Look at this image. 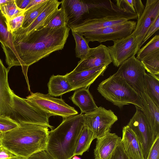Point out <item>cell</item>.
Segmentation results:
<instances>
[{
	"label": "cell",
	"mask_w": 159,
	"mask_h": 159,
	"mask_svg": "<svg viewBox=\"0 0 159 159\" xmlns=\"http://www.w3.org/2000/svg\"><path fill=\"white\" fill-rule=\"evenodd\" d=\"M97 137L84 124L79 137L74 156L82 155L89 149L92 142Z\"/></svg>",
	"instance_id": "obj_27"
},
{
	"label": "cell",
	"mask_w": 159,
	"mask_h": 159,
	"mask_svg": "<svg viewBox=\"0 0 159 159\" xmlns=\"http://www.w3.org/2000/svg\"><path fill=\"white\" fill-rule=\"evenodd\" d=\"M72 159H81V158L77 156H74L72 157Z\"/></svg>",
	"instance_id": "obj_44"
},
{
	"label": "cell",
	"mask_w": 159,
	"mask_h": 159,
	"mask_svg": "<svg viewBox=\"0 0 159 159\" xmlns=\"http://www.w3.org/2000/svg\"><path fill=\"white\" fill-rule=\"evenodd\" d=\"M113 42V45L107 47L112 62L117 67L131 57L135 55L139 49L137 39L132 33Z\"/></svg>",
	"instance_id": "obj_11"
},
{
	"label": "cell",
	"mask_w": 159,
	"mask_h": 159,
	"mask_svg": "<svg viewBox=\"0 0 159 159\" xmlns=\"http://www.w3.org/2000/svg\"><path fill=\"white\" fill-rule=\"evenodd\" d=\"M12 33L8 30L7 20L0 10V42L5 56L6 61L14 53Z\"/></svg>",
	"instance_id": "obj_24"
},
{
	"label": "cell",
	"mask_w": 159,
	"mask_h": 159,
	"mask_svg": "<svg viewBox=\"0 0 159 159\" xmlns=\"http://www.w3.org/2000/svg\"><path fill=\"white\" fill-rule=\"evenodd\" d=\"M68 26L58 28L46 27L26 35H13L14 52L6 63L9 70L14 66H21L27 84L29 66L55 51L62 49L68 37Z\"/></svg>",
	"instance_id": "obj_1"
},
{
	"label": "cell",
	"mask_w": 159,
	"mask_h": 159,
	"mask_svg": "<svg viewBox=\"0 0 159 159\" xmlns=\"http://www.w3.org/2000/svg\"><path fill=\"white\" fill-rule=\"evenodd\" d=\"M136 22L129 20L119 24L108 26L82 33L80 35L89 43L98 41L100 43L107 41H113L126 37L132 34Z\"/></svg>",
	"instance_id": "obj_7"
},
{
	"label": "cell",
	"mask_w": 159,
	"mask_h": 159,
	"mask_svg": "<svg viewBox=\"0 0 159 159\" xmlns=\"http://www.w3.org/2000/svg\"><path fill=\"white\" fill-rule=\"evenodd\" d=\"M121 143L124 152L129 159H145L137 137L127 125L123 128Z\"/></svg>",
	"instance_id": "obj_20"
},
{
	"label": "cell",
	"mask_w": 159,
	"mask_h": 159,
	"mask_svg": "<svg viewBox=\"0 0 159 159\" xmlns=\"http://www.w3.org/2000/svg\"><path fill=\"white\" fill-rule=\"evenodd\" d=\"M3 147L2 146H0V150Z\"/></svg>",
	"instance_id": "obj_48"
},
{
	"label": "cell",
	"mask_w": 159,
	"mask_h": 159,
	"mask_svg": "<svg viewBox=\"0 0 159 159\" xmlns=\"http://www.w3.org/2000/svg\"><path fill=\"white\" fill-rule=\"evenodd\" d=\"M9 71L0 59V115L11 118L12 115L13 91L10 89L8 82Z\"/></svg>",
	"instance_id": "obj_16"
},
{
	"label": "cell",
	"mask_w": 159,
	"mask_h": 159,
	"mask_svg": "<svg viewBox=\"0 0 159 159\" xmlns=\"http://www.w3.org/2000/svg\"><path fill=\"white\" fill-rule=\"evenodd\" d=\"M145 73L144 66L135 55L124 61L116 72L139 94L145 91L143 77Z\"/></svg>",
	"instance_id": "obj_10"
},
{
	"label": "cell",
	"mask_w": 159,
	"mask_h": 159,
	"mask_svg": "<svg viewBox=\"0 0 159 159\" xmlns=\"http://www.w3.org/2000/svg\"><path fill=\"white\" fill-rule=\"evenodd\" d=\"M121 140L120 137L110 132L97 138L94 150L95 159H110Z\"/></svg>",
	"instance_id": "obj_19"
},
{
	"label": "cell",
	"mask_w": 159,
	"mask_h": 159,
	"mask_svg": "<svg viewBox=\"0 0 159 159\" xmlns=\"http://www.w3.org/2000/svg\"><path fill=\"white\" fill-rule=\"evenodd\" d=\"M159 51V35H156L143 47L138 51L136 58L139 61Z\"/></svg>",
	"instance_id": "obj_30"
},
{
	"label": "cell",
	"mask_w": 159,
	"mask_h": 159,
	"mask_svg": "<svg viewBox=\"0 0 159 159\" xmlns=\"http://www.w3.org/2000/svg\"><path fill=\"white\" fill-rule=\"evenodd\" d=\"M111 62L108 47L101 44L96 47L90 48L86 57L79 61L72 71L79 72L101 66H108Z\"/></svg>",
	"instance_id": "obj_14"
},
{
	"label": "cell",
	"mask_w": 159,
	"mask_h": 159,
	"mask_svg": "<svg viewBox=\"0 0 159 159\" xmlns=\"http://www.w3.org/2000/svg\"><path fill=\"white\" fill-rule=\"evenodd\" d=\"M158 16L159 0H147L143 12L138 19L132 33L137 39L139 48L148 30Z\"/></svg>",
	"instance_id": "obj_12"
},
{
	"label": "cell",
	"mask_w": 159,
	"mask_h": 159,
	"mask_svg": "<svg viewBox=\"0 0 159 159\" xmlns=\"http://www.w3.org/2000/svg\"><path fill=\"white\" fill-rule=\"evenodd\" d=\"M147 159H159V134L156 136Z\"/></svg>",
	"instance_id": "obj_37"
},
{
	"label": "cell",
	"mask_w": 159,
	"mask_h": 159,
	"mask_svg": "<svg viewBox=\"0 0 159 159\" xmlns=\"http://www.w3.org/2000/svg\"><path fill=\"white\" fill-rule=\"evenodd\" d=\"M12 115L11 119L18 123H28L43 125L52 130L49 118L52 116L28 102L25 98L16 95L13 91Z\"/></svg>",
	"instance_id": "obj_5"
},
{
	"label": "cell",
	"mask_w": 159,
	"mask_h": 159,
	"mask_svg": "<svg viewBox=\"0 0 159 159\" xmlns=\"http://www.w3.org/2000/svg\"><path fill=\"white\" fill-rule=\"evenodd\" d=\"M75 43L76 56L80 60L85 58L89 52L90 48L85 38L79 34L72 31Z\"/></svg>",
	"instance_id": "obj_31"
},
{
	"label": "cell",
	"mask_w": 159,
	"mask_h": 159,
	"mask_svg": "<svg viewBox=\"0 0 159 159\" xmlns=\"http://www.w3.org/2000/svg\"><path fill=\"white\" fill-rule=\"evenodd\" d=\"M97 89L106 100L120 108L130 104L136 109L143 108L140 94L116 73L101 82Z\"/></svg>",
	"instance_id": "obj_4"
},
{
	"label": "cell",
	"mask_w": 159,
	"mask_h": 159,
	"mask_svg": "<svg viewBox=\"0 0 159 159\" xmlns=\"http://www.w3.org/2000/svg\"><path fill=\"white\" fill-rule=\"evenodd\" d=\"M48 94L58 97L71 91V87L65 75H52L48 84Z\"/></svg>",
	"instance_id": "obj_25"
},
{
	"label": "cell",
	"mask_w": 159,
	"mask_h": 159,
	"mask_svg": "<svg viewBox=\"0 0 159 159\" xmlns=\"http://www.w3.org/2000/svg\"><path fill=\"white\" fill-rule=\"evenodd\" d=\"M110 159H129L124 152L121 142Z\"/></svg>",
	"instance_id": "obj_40"
},
{
	"label": "cell",
	"mask_w": 159,
	"mask_h": 159,
	"mask_svg": "<svg viewBox=\"0 0 159 159\" xmlns=\"http://www.w3.org/2000/svg\"><path fill=\"white\" fill-rule=\"evenodd\" d=\"M25 99L28 102L52 116L65 118L78 113L74 107L66 104L61 98H54L48 94L31 93Z\"/></svg>",
	"instance_id": "obj_6"
},
{
	"label": "cell",
	"mask_w": 159,
	"mask_h": 159,
	"mask_svg": "<svg viewBox=\"0 0 159 159\" xmlns=\"http://www.w3.org/2000/svg\"><path fill=\"white\" fill-rule=\"evenodd\" d=\"M127 125L134 133L141 147L145 159H147L156 136L146 117L141 110L136 111Z\"/></svg>",
	"instance_id": "obj_9"
},
{
	"label": "cell",
	"mask_w": 159,
	"mask_h": 159,
	"mask_svg": "<svg viewBox=\"0 0 159 159\" xmlns=\"http://www.w3.org/2000/svg\"><path fill=\"white\" fill-rule=\"evenodd\" d=\"M88 14H91L87 18H101L107 17H124L129 20L138 19L136 13L127 12L118 7L111 1L105 0L90 3Z\"/></svg>",
	"instance_id": "obj_13"
},
{
	"label": "cell",
	"mask_w": 159,
	"mask_h": 159,
	"mask_svg": "<svg viewBox=\"0 0 159 159\" xmlns=\"http://www.w3.org/2000/svg\"><path fill=\"white\" fill-rule=\"evenodd\" d=\"M84 124L94 134L97 139L110 132L113 124L118 120L117 116L110 109L102 107L94 111L83 114Z\"/></svg>",
	"instance_id": "obj_8"
},
{
	"label": "cell",
	"mask_w": 159,
	"mask_h": 159,
	"mask_svg": "<svg viewBox=\"0 0 159 159\" xmlns=\"http://www.w3.org/2000/svg\"><path fill=\"white\" fill-rule=\"evenodd\" d=\"M0 146H2V143H1V139H0Z\"/></svg>",
	"instance_id": "obj_47"
},
{
	"label": "cell",
	"mask_w": 159,
	"mask_h": 159,
	"mask_svg": "<svg viewBox=\"0 0 159 159\" xmlns=\"http://www.w3.org/2000/svg\"><path fill=\"white\" fill-rule=\"evenodd\" d=\"M16 128L5 133L1 139L2 146L19 157L28 158L46 149L49 127L43 125L19 124Z\"/></svg>",
	"instance_id": "obj_2"
},
{
	"label": "cell",
	"mask_w": 159,
	"mask_h": 159,
	"mask_svg": "<svg viewBox=\"0 0 159 159\" xmlns=\"http://www.w3.org/2000/svg\"><path fill=\"white\" fill-rule=\"evenodd\" d=\"M145 70L149 74L159 76V51L140 61Z\"/></svg>",
	"instance_id": "obj_32"
},
{
	"label": "cell",
	"mask_w": 159,
	"mask_h": 159,
	"mask_svg": "<svg viewBox=\"0 0 159 159\" xmlns=\"http://www.w3.org/2000/svg\"><path fill=\"white\" fill-rule=\"evenodd\" d=\"M140 96L143 108L141 110L148 122L155 136L159 134V107L150 98L145 91Z\"/></svg>",
	"instance_id": "obj_22"
},
{
	"label": "cell",
	"mask_w": 159,
	"mask_h": 159,
	"mask_svg": "<svg viewBox=\"0 0 159 159\" xmlns=\"http://www.w3.org/2000/svg\"><path fill=\"white\" fill-rule=\"evenodd\" d=\"M17 7L20 9L25 10L30 0H14Z\"/></svg>",
	"instance_id": "obj_42"
},
{
	"label": "cell",
	"mask_w": 159,
	"mask_h": 159,
	"mask_svg": "<svg viewBox=\"0 0 159 159\" xmlns=\"http://www.w3.org/2000/svg\"><path fill=\"white\" fill-rule=\"evenodd\" d=\"M18 159H28V158L23 157H20Z\"/></svg>",
	"instance_id": "obj_45"
},
{
	"label": "cell",
	"mask_w": 159,
	"mask_h": 159,
	"mask_svg": "<svg viewBox=\"0 0 159 159\" xmlns=\"http://www.w3.org/2000/svg\"><path fill=\"white\" fill-rule=\"evenodd\" d=\"M61 2L57 0H48L43 10L28 27L20 28L13 32L15 35H26L30 32L46 27L56 13Z\"/></svg>",
	"instance_id": "obj_17"
},
{
	"label": "cell",
	"mask_w": 159,
	"mask_h": 159,
	"mask_svg": "<svg viewBox=\"0 0 159 159\" xmlns=\"http://www.w3.org/2000/svg\"><path fill=\"white\" fill-rule=\"evenodd\" d=\"M143 85L145 92L159 107V76L145 72L143 77Z\"/></svg>",
	"instance_id": "obj_26"
},
{
	"label": "cell",
	"mask_w": 159,
	"mask_h": 159,
	"mask_svg": "<svg viewBox=\"0 0 159 159\" xmlns=\"http://www.w3.org/2000/svg\"><path fill=\"white\" fill-rule=\"evenodd\" d=\"M108 66H101L79 72L72 71L65 75L71 87V91L81 88H87L100 76L103 74Z\"/></svg>",
	"instance_id": "obj_15"
},
{
	"label": "cell",
	"mask_w": 159,
	"mask_h": 159,
	"mask_svg": "<svg viewBox=\"0 0 159 159\" xmlns=\"http://www.w3.org/2000/svg\"><path fill=\"white\" fill-rule=\"evenodd\" d=\"M44 0H30L28 5L25 9V11L30 8L43 2Z\"/></svg>",
	"instance_id": "obj_43"
},
{
	"label": "cell",
	"mask_w": 159,
	"mask_h": 159,
	"mask_svg": "<svg viewBox=\"0 0 159 159\" xmlns=\"http://www.w3.org/2000/svg\"><path fill=\"white\" fill-rule=\"evenodd\" d=\"M84 125L83 114L64 118L49 131L46 149L55 159H72Z\"/></svg>",
	"instance_id": "obj_3"
},
{
	"label": "cell",
	"mask_w": 159,
	"mask_h": 159,
	"mask_svg": "<svg viewBox=\"0 0 159 159\" xmlns=\"http://www.w3.org/2000/svg\"><path fill=\"white\" fill-rule=\"evenodd\" d=\"M116 5L127 12L136 13L138 19L144 10L145 7L141 0H116Z\"/></svg>",
	"instance_id": "obj_28"
},
{
	"label": "cell",
	"mask_w": 159,
	"mask_h": 159,
	"mask_svg": "<svg viewBox=\"0 0 159 159\" xmlns=\"http://www.w3.org/2000/svg\"><path fill=\"white\" fill-rule=\"evenodd\" d=\"M68 20L63 8L58 9L56 13L50 20L46 27L58 28L68 26Z\"/></svg>",
	"instance_id": "obj_34"
},
{
	"label": "cell",
	"mask_w": 159,
	"mask_h": 159,
	"mask_svg": "<svg viewBox=\"0 0 159 159\" xmlns=\"http://www.w3.org/2000/svg\"><path fill=\"white\" fill-rule=\"evenodd\" d=\"M20 157L3 147L0 150V159H18Z\"/></svg>",
	"instance_id": "obj_41"
},
{
	"label": "cell",
	"mask_w": 159,
	"mask_h": 159,
	"mask_svg": "<svg viewBox=\"0 0 159 159\" xmlns=\"http://www.w3.org/2000/svg\"><path fill=\"white\" fill-rule=\"evenodd\" d=\"M48 0H44L43 2L35 5L27 10L24 13V18L21 28L29 26L43 10Z\"/></svg>",
	"instance_id": "obj_29"
},
{
	"label": "cell",
	"mask_w": 159,
	"mask_h": 159,
	"mask_svg": "<svg viewBox=\"0 0 159 159\" xmlns=\"http://www.w3.org/2000/svg\"><path fill=\"white\" fill-rule=\"evenodd\" d=\"M19 124L8 116L0 115V131L5 133L16 128Z\"/></svg>",
	"instance_id": "obj_35"
},
{
	"label": "cell",
	"mask_w": 159,
	"mask_h": 159,
	"mask_svg": "<svg viewBox=\"0 0 159 159\" xmlns=\"http://www.w3.org/2000/svg\"><path fill=\"white\" fill-rule=\"evenodd\" d=\"M28 159H55L46 149L36 152L28 157Z\"/></svg>",
	"instance_id": "obj_39"
},
{
	"label": "cell",
	"mask_w": 159,
	"mask_h": 159,
	"mask_svg": "<svg viewBox=\"0 0 159 159\" xmlns=\"http://www.w3.org/2000/svg\"><path fill=\"white\" fill-rule=\"evenodd\" d=\"M24 18V14L7 20L8 30L12 33L21 28Z\"/></svg>",
	"instance_id": "obj_36"
},
{
	"label": "cell",
	"mask_w": 159,
	"mask_h": 159,
	"mask_svg": "<svg viewBox=\"0 0 159 159\" xmlns=\"http://www.w3.org/2000/svg\"><path fill=\"white\" fill-rule=\"evenodd\" d=\"M0 10L7 20L23 15L25 11L17 7L14 0H9L7 3L1 5Z\"/></svg>",
	"instance_id": "obj_33"
},
{
	"label": "cell",
	"mask_w": 159,
	"mask_h": 159,
	"mask_svg": "<svg viewBox=\"0 0 159 159\" xmlns=\"http://www.w3.org/2000/svg\"><path fill=\"white\" fill-rule=\"evenodd\" d=\"M61 6L64 8L68 20V26L77 23L84 15L88 14L90 8V3L82 0H63Z\"/></svg>",
	"instance_id": "obj_21"
},
{
	"label": "cell",
	"mask_w": 159,
	"mask_h": 159,
	"mask_svg": "<svg viewBox=\"0 0 159 159\" xmlns=\"http://www.w3.org/2000/svg\"><path fill=\"white\" fill-rule=\"evenodd\" d=\"M159 29V16H157L151 25L148 30L141 44L139 49L141 46Z\"/></svg>",
	"instance_id": "obj_38"
},
{
	"label": "cell",
	"mask_w": 159,
	"mask_h": 159,
	"mask_svg": "<svg viewBox=\"0 0 159 159\" xmlns=\"http://www.w3.org/2000/svg\"><path fill=\"white\" fill-rule=\"evenodd\" d=\"M3 135V133L0 131V139H1L2 136Z\"/></svg>",
	"instance_id": "obj_46"
},
{
	"label": "cell",
	"mask_w": 159,
	"mask_h": 159,
	"mask_svg": "<svg viewBox=\"0 0 159 159\" xmlns=\"http://www.w3.org/2000/svg\"><path fill=\"white\" fill-rule=\"evenodd\" d=\"M70 98L73 103L79 107L82 114L90 113L98 107L88 88H81L75 90Z\"/></svg>",
	"instance_id": "obj_23"
},
{
	"label": "cell",
	"mask_w": 159,
	"mask_h": 159,
	"mask_svg": "<svg viewBox=\"0 0 159 159\" xmlns=\"http://www.w3.org/2000/svg\"><path fill=\"white\" fill-rule=\"evenodd\" d=\"M129 20L126 18L107 17L101 18H87L81 22L70 27L72 31L79 34L98 29L119 24Z\"/></svg>",
	"instance_id": "obj_18"
}]
</instances>
